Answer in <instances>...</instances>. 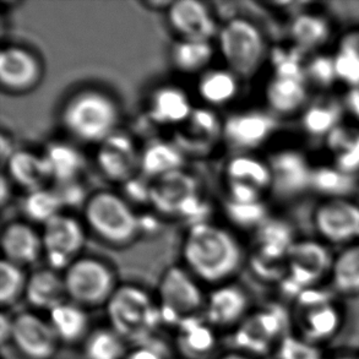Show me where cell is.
Returning a JSON list of instances; mask_svg holds the SVG:
<instances>
[{"instance_id": "cell-38", "label": "cell", "mask_w": 359, "mask_h": 359, "mask_svg": "<svg viewBox=\"0 0 359 359\" xmlns=\"http://www.w3.org/2000/svg\"><path fill=\"white\" fill-rule=\"evenodd\" d=\"M353 175L337 167H318L313 170L311 189L329 196L330 199H344L355 189Z\"/></svg>"}, {"instance_id": "cell-43", "label": "cell", "mask_w": 359, "mask_h": 359, "mask_svg": "<svg viewBox=\"0 0 359 359\" xmlns=\"http://www.w3.org/2000/svg\"><path fill=\"white\" fill-rule=\"evenodd\" d=\"M29 276L24 267L1 259L0 262V304L3 308L14 306L25 296Z\"/></svg>"}, {"instance_id": "cell-37", "label": "cell", "mask_w": 359, "mask_h": 359, "mask_svg": "<svg viewBox=\"0 0 359 359\" xmlns=\"http://www.w3.org/2000/svg\"><path fill=\"white\" fill-rule=\"evenodd\" d=\"M330 275L336 292L344 296L359 294V243L346 248L334 259Z\"/></svg>"}, {"instance_id": "cell-56", "label": "cell", "mask_w": 359, "mask_h": 359, "mask_svg": "<svg viewBox=\"0 0 359 359\" xmlns=\"http://www.w3.org/2000/svg\"><path fill=\"white\" fill-rule=\"evenodd\" d=\"M145 5L146 8H150L151 10H165L167 11L170 8L172 1H165V0H160V1H146L142 3Z\"/></svg>"}, {"instance_id": "cell-15", "label": "cell", "mask_w": 359, "mask_h": 359, "mask_svg": "<svg viewBox=\"0 0 359 359\" xmlns=\"http://www.w3.org/2000/svg\"><path fill=\"white\" fill-rule=\"evenodd\" d=\"M266 161L271 172L270 191L278 199H291L311 188L314 168L299 151H276Z\"/></svg>"}, {"instance_id": "cell-5", "label": "cell", "mask_w": 359, "mask_h": 359, "mask_svg": "<svg viewBox=\"0 0 359 359\" xmlns=\"http://www.w3.org/2000/svg\"><path fill=\"white\" fill-rule=\"evenodd\" d=\"M106 306L111 329L133 344L154 337L162 325L156 298L140 285H118Z\"/></svg>"}, {"instance_id": "cell-2", "label": "cell", "mask_w": 359, "mask_h": 359, "mask_svg": "<svg viewBox=\"0 0 359 359\" xmlns=\"http://www.w3.org/2000/svg\"><path fill=\"white\" fill-rule=\"evenodd\" d=\"M121 106L106 88L85 86L68 95L59 108L58 121L70 140L97 146L119 130Z\"/></svg>"}, {"instance_id": "cell-13", "label": "cell", "mask_w": 359, "mask_h": 359, "mask_svg": "<svg viewBox=\"0 0 359 359\" xmlns=\"http://www.w3.org/2000/svg\"><path fill=\"white\" fill-rule=\"evenodd\" d=\"M276 129L275 117L260 109L231 113L224 119V144L234 154H252L265 145Z\"/></svg>"}, {"instance_id": "cell-1", "label": "cell", "mask_w": 359, "mask_h": 359, "mask_svg": "<svg viewBox=\"0 0 359 359\" xmlns=\"http://www.w3.org/2000/svg\"><path fill=\"white\" fill-rule=\"evenodd\" d=\"M184 267L211 286L229 283L245 262V252L231 229L211 221L188 226L182 243Z\"/></svg>"}, {"instance_id": "cell-23", "label": "cell", "mask_w": 359, "mask_h": 359, "mask_svg": "<svg viewBox=\"0 0 359 359\" xmlns=\"http://www.w3.org/2000/svg\"><path fill=\"white\" fill-rule=\"evenodd\" d=\"M3 172L8 175L15 187H19L26 193L41 189L52 183L47 161L43 154L29 150L18 149L10 157Z\"/></svg>"}, {"instance_id": "cell-47", "label": "cell", "mask_w": 359, "mask_h": 359, "mask_svg": "<svg viewBox=\"0 0 359 359\" xmlns=\"http://www.w3.org/2000/svg\"><path fill=\"white\" fill-rule=\"evenodd\" d=\"M121 190L124 199L133 206H150L151 180L140 173L121 184Z\"/></svg>"}, {"instance_id": "cell-12", "label": "cell", "mask_w": 359, "mask_h": 359, "mask_svg": "<svg viewBox=\"0 0 359 359\" xmlns=\"http://www.w3.org/2000/svg\"><path fill=\"white\" fill-rule=\"evenodd\" d=\"M140 155L135 139L118 130L96 146L95 163L103 178L121 185L139 175Z\"/></svg>"}, {"instance_id": "cell-32", "label": "cell", "mask_w": 359, "mask_h": 359, "mask_svg": "<svg viewBox=\"0 0 359 359\" xmlns=\"http://www.w3.org/2000/svg\"><path fill=\"white\" fill-rule=\"evenodd\" d=\"M291 224L278 219H269L255 231L257 255L275 262L286 260L294 245Z\"/></svg>"}, {"instance_id": "cell-7", "label": "cell", "mask_w": 359, "mask_h": 359, "mask_svg": "<svg viewBox=\"0 0 359 359\" xmlns=\"http://www.w3.org/2000/svg\"><path fill=\"white\" fill-rule=\"evenodd\" d=\"M156 301L162 325L177 327L204 311L206 296L200 282L184 266L167 267L157 285Z\"/></svg>"}, {"instance_id": "cell-35", "label": "cell", "mask_w": 359, "mask_h": 359, "mask_svg": "<svg viewBox=\"0 0 359 359\" xmlns=\"http://www.w3.org/2000/svg\"><path fill=\"white\" fill-rule=\"evenodd\" d=\"M21 211L25 221L43 227L50 219L64 212V208L53 187H46L27 191L21 203Z\"/></svg>"}, {"instance_id": "cell-26", "label": "cell", "mask_w": 359, "mask_h": 359, "mask_svg": "<svg viewBox=\"0 0 359 359\" xmlns=\"http://www.w3.org/2000/svg\"><path fill=\"white\" fill-rule=\"evenodd\" d=\"M241 79L229 69L211 68L199 75L196 93L205 107L219 109L226 107L237 98Z\"/></svg>"}, {"instance_id": "cell-58", "label": "cell", "mask_w": 359, "mask_h": 359, "mask_svg": "<svg viewBox=\"0 0 359 359\" xmlns=\"http://www.w3.org/2000/svg\"><path fill=\"white\" fill-rule=\"evenodd\" d=\"M332 359H359V353H348V355H337Z\"/></svg>"}, {"instance_id": "cell-53", "label": "cell", "mask_w": 359, "mask_h": 359, "mask_svg": "<svg viewBox=\"0 0 359 359\" xmlns=\"http://www.w3.org/2000/svg\"><path fill=\"white\" fill-rule=\"evenodd\" d=\"M14 188L15 185L11 183V180L8 178V175L3 172L1 180H0V205H1V209H5L13 199Z\"/></svg>"}, {"instance_id": "cell-4", "label": "cell", "mask_w": 359, "mask_h": 359, "mask_svg": "<svg viewBox=\"0 0 359 359\" xmlns=\"http://www.w3.org/2000/svg\"><path fill=\"white\" fill-rule=\"evenodd\" d=\"M150 208L162 219H180L188 226L210 221V204L199 180L184 170L151 180Z\"/></svg>"}, {"instance_id": "cell-31", "label": "cell", "mask_w": 359, "mask_h": 359, "mask_svg": "<svg viewBox=\"0 0 359 359\" xmlns=\"http://www.w3.org/2000/svg\"><path fill=\"white\" fill-rule=\"evenodd\" d=\"M216 52L217 49L214 42L175 39L170 47V64L178 73L201 75L211 68Z\"/></svg>"}, {"instance_id": "cell-18", "label": "cell", "mask_w": 359, "mask_h": 359, "mask_svg": "<svg viewBox=\"0 0 359 359\" xmlns=\"http://www.w3.org/2000/svg\"><path fill=\"white\" fill-rule=\"evenodd\" d=\"M314 224L327 242H352L359 238V205L347 199L326 200L316 208Z\"/></svg>"}, {"instance_id": "cell-19", "label": "cell", "mask_w": 359, "mask_h": 359, "mask_svg": "<svg viewBox=\"0 0 359 359\" xmlns=\"http://www.w3.org/2000/svg\"><path fill=\"white\" fill-rule=\"evenodd\" d=\"M195 106L184 88L163 83L151 90L146 100V118L157 128L178 129L189 119Z\"/></svg>"}, {"instance_id": "cell-57", "label": "cell", "mask_w": 359, "mask_h": 359, "mask_svg": "<svg viewBox=\"0 0 359 359\" xmlns=\"http://www.w3.org/2000/svg\"><path fill=\"white\" fill-rule=\"evenodd\" d=\"M219 359H252V357L244 355V353H241L238 351H236V352H229L227 355L219 357Z\"/></svg>"}, {"instance_id": "cell-10", "label": "cell", "mask_w": 359, "mask_h": 359, "mask_svg": "<svg viewBox=\"0 0 359 359\" xmlns=\"http://www.w3.org/2000/svg\"><path fill=\"white\" fill-rule=\"evenodd\" d=\"M286 336L285 314L276 306H269L249 313L234 329L233 341L238 352L254 357L276 351Z\"/></svg>"}, {"instance_id": "cell-24", "label": "cell", "mask_w": 359, "mask_h": 359, "mask_svg": "<svg viewBox=\"0 0 359 359\" xmlns=\"http://www.w3.org/2000/svg\"><path fill=\"white\" fill-rule=\"evenodd\" d=\"M303 301L299 311L302 337L318 345L319 341L325 340L337 331L340 313L327 299H320L319 294H316V298L308 296Z\"/></svg>"}, {"instance_id": "cell-48", "label": "cell", "mask_w": 359, "mask_h": 359, "mask_svg": "<svg viewBox=\"0 0 359 359\" xmlns=\"http://www.w3.org/2000/svg\"><path fill=\"white\" fill-rule=\"evenodd\" d=\"M52 187L57 191L59 199L63 204L64 210L68 208L69 209H73V208L83 209L90 196L85 185L80 180L62 183V184H52Z\"/></svg>"}, {"instance_id": "cell-28", "label": "cell", "mask_w": 359, "mask_h": 359, "mask_svg": "<svg viewBox=\"0 0 359 359\" xmlns=\"http://www.w3.org/2000/svg\"><path fill=\"white\" fill-rule=\"evenodd\" d=\"M175 330V347L184 359H206L217 346L215 329L204 316L187 319Z\"/></svg>"}, {"instance_id": "cell-40", "label": "cell", "mask_w": 359, "mask_h": 359, "mask_svg": "<svg viewBox=\"0 0 359 359\" xmlns=\"http://www.w3.org/2000/svg\"><path fill=\"white\" fill-rule=\"evenodd\" d=\"M126 340L113 329L101 327L88 334L85 341L88 359H126Z\"/></svg>"}, {"instance_id": "cell-54", "label": "cell", "mask_w": 359, "mask_h": 359, "mask_svg": "<svg viewBox=\"0 0 359 359\" xmlns=\"http://www.w3.org/2000/svg\"><path fill=\"white\" fill-rule=\"evenodd\" d=\"M11 332H13V316H8L6 313H1V316H0V342H1V346L11 342Z\"/></svg>"}, {"instance_id": "cell-46", "label": "cell", "mask_w": 359, "mask_h": 359, "mask_svg": "<svg viewBox=\"0 0 359 359\" xmlns=\"http://www.w3.org/2000/svg\"><path fill=\"white\" fill-rule=\"evenodd\" d=\"M277 359H321L318 345L303 337L287 335L276 348Z\"/></svg>"}, {"instance_id": "cell-49", "label": "cell", "mask_w": 359, "mask_h": 359, "mask_svg": "<svg viewBox=\"0 0 359 359\" xmlns=\"http://www.w3.org/2000/svg\"><path fill=\"white\" fill-rule=\"evenodd\" d=\"M168 350L162 341L151 337L149 340L134 344L128 351L126 359H168Z\"/></svg>"}, {"instance_id": "cell-25", "label": "cell", "mask_w": 359, "mask_h": 359, "mask_svg": "<svg viewBox=\"0 0 359 359\" xmlns=\"http://www.w3.org/2000/svg\"><path fill=\"white\" fill-rule=\"evenodd\" d=\"M42 154L48 165L52 184L80 180L88 165L83 151L69 141H49Z\"/></svg>"}, {"instance_id": "cell-3", "label": "cell", "mask_w": 359, "mask_h": 359, "mask_svg": "<svg viewBox=\"0 0 359 359\" xmlns=\"http://www.w3.org/2000/svg\"><path fill=\"white\" fill-rule=\"evenodd\" d=\"M88 232L107 247L126 248L140 238L139 214L123 195L98 190L88 196L83 209Z\"/></svg>"}, {"instance_id": "cell-27", "label": "cell", "mask_w": 359, "mask_h": 359, "mask_svg": "<svg viewBox=\"0 0 359 359\" xmlns=\"http://www.w3.org/2000/svg\"><path fill=\"white\" fill-rule=\"evenodd\" d=\"M25 298L34 309L53 311L68 298L63 275L50 267L36 270L29 276Z\"/></svg>"}, {"instance_id": "cell-22", "label": "cell", "mask_w": 359, "mask_h": 359, "mask_svg": "<svg viewBox=\"0 0 359 359\" xmlns=\"http://www.w3.org/2000/svg\"><path fill=\"white\" fill-rule=\"evenodd\" d=\"M334 259L320 243L302 241L294 243L287 257L292 283L298 286H311L326 272L331 271Z\"/></svg>"}, {"instance_id": "cell-39", "label": "cell", "mask_w": 359, "mask_h": 359, "mask_svg": "<svg viewBox=\"0 0 359 359\" xmlns=\"http://www.w3.org/2000/svg\"><path fill=\"white\" fill-rule=\"evenodd\" d=\"M342 111L339 104L320 102L311 104L302 116V126L311 136H327L340 126Z\"/></svg>"}, {"instance_id": "cell-29", "label": "cell", "mask_w": 359, "mask_h": 359, "mask_svg": "<svg viewBox=\"0 0 359 359\" xmlns=\"http://www.w3.org/2000/svg\"><path fill=\"white\" fill-rule=\"evenodd\" d=\"M185 162L187 157L175 141L154 139L141 149L139 173L149 180H154L184 170Z\"/></svg>"}, {"instance_id": "cell-52", "label": "cell", "mask_w": 359, "mask_h": 359, "mask_svg": "<svg viewBox=\"0 0 359 359\" xmlns=\"http://www.w3.org/2000/svg\"><path fill=\"white\" fill-rule=\"evenodd\" d=\"M14 141L13 137L8 134L6 131L3 130L1 135H0V160H1V167L6 165V162L9 161L10 157L14 155L15 151Z\"/></svg>"}, {"instance_id": "cell-44", "label": "cell", "mask_w": 359, "mask_h": 359, "mask_svg": "<svg viewBox=\"0 0 359 359\" xmlns=\"http://www.w3.org/2000/svg\"><path fill=\"white\" fill-rule=\"evenodd\" d=\"M301 52L302 49L296 46L294 48H276L272 50L270 60L273 69V76L306 81V65L302 60Z\"/></svg>"}, {"instance_id": "cell-55", "label": "cell", "mask_w": 359, "mask_h": 359, "mask_svg": "<svg viewBox=\"0 0 359 359\" xmlns=\"http://www.w3.org/2000/svg\"><path fill=\"white\" fill-rule=\"evenodd\" d=\"M345 106L348 112L359 121V88H350L346 95Z\"/></svg>"}, {"instance_id": "cell-14", "label": "cell", "mask_w": 359, "mask_h": 359, "mask_svg": "<svg viewBox=\"0 0 359 359\" xmlns=\"http://www.w3.org/2000/svg\"><path fill=\"white\" fill-rule=\"evenodd\" d=\"M175 145L185 157H206L224 142V119L212 108L195 107L189 119L175 130Z\"/></svg>"}, {"instance_id": "cell-16", "label": "cell", "mask_w": 359, "mask_h": 359, "mask_svg": "<svg viewBox=\"0 0 359 359\" xmlns=\"http://www.w3.org/2000/svg\"><path fill=\"white\" fill-rule=\"evenodd\" d=\"M167 24L177 39L214 42L219 26L209 5L199 0L172 1L165 11Z\"/></svg>"}, {"instance_id": "cell-11", "label": "cell", "mask_w": 359, "mask_h": 359, "mask_svg": "<svg viewBox=\"0 0 359 359\" xmlns=\"http://www.w3.org/2000/svg\"><path fill=\"white\" fill-rule=\"evenodd\" d=\"M44 76L42 59L32 49L8 44L0 52V86L8 95H25L39 88Z\"/></svg>"}, {"instance_id": "cell-51", "label": "cell", "mask_w": 359, "mask_h": 359, "mask_svg": "<svg viewBox=\"0 0 359 359\" xmlns=\"http://www.w3.org/2000/svg\"><path fill=\"white\" fill-rule=\"evenodd\" d=\"M162 217L156 214L155 211H151L150 214H139V227H140V236H155L162 226Z\"/></svg>"}, {"instance_id": "cell-50", "label": "cell", "mask_w": 359, "mask_h": 359, "mask_svg": "<svg viewBox=\"0 0 359 359\" xmlns=\"http://www.w3.org/2000/svg\"><path fill=\"white\" fill-rule=\"evenodd\" d=\"M335 167L344 170L348 175H355L359 170V133L351 140L350 144L346 146L335 155Z\"/></svg>"}, {"instance_id": "cell-42", "label": "cell", "mask_w": 359, "mask_h": 359, "mask_svg": "<svg viewBox=\"0 0 359 359\" xmlns=\"http://www.w3.org/2000/svg\"><path fill=\"white\" fill-rule=\"evenodd\" d=\"M224 217L232 227L241 231H257L267 219L269 210L264 201L236 203L226 199L224 203Z\"/></svg>"}, {"instance_id": "cell-36", "label": "cell", "mask_w": 359, "mask_h": 359, "mask_svg": "<svg viewBox=\"0 0 359 359\" xmlns=\"http://www.w3.org/2000/svg\"><path fill=\"white\" fill-rule=\"evenodd\" d=\"M290 31L296 47L306 50L324 46L330 39L331 26L320 15L303 13L292 21Z\"/></svg>"}, {"instance_id": "cell-41", "label": "cell", "mask_w": 359, "mask_h": 359, "mask_svg": "<svg viewBox=\"0 0 359 359\" xmlns=\"http://www.w3.org/2000/svg\"><path fill=\"white\" fill-rule=\"evenodd\" d=\"M334 60L337 80L350 88H359V32L342 39Z\"/></svg>"}, {"instance_id": "cell-30", "label": "cell", "mask_w": 359, "mask_h": 359, "mask_svg": "<svg viewBox=\"0 0 359 359\" xmlns=\"http://www.w3.org/2000/svg\"><path fill=\"white\" fill-rule=\"evenodd\" d=\"M226 185H247L265 193L271 187V172L267 161L252 154H234L224 168Z\"/></svg>"}, {"instance_id": "cell-45", "label": "cell", "mask_w": 359, "mask_h": 359, "mask_svg": "<svg viewBox=\"0 0 359 359\" xmlns=\"http://www.w3.org/2000/svg\"><path fill=\"white\" fill-rule=\"evenodd\" d=\"M306 78L311 80L319 88H330L334 83L339 81L336 75L334 57L319 54L306 65Z\"/></svg>"}, {"instance_id": "cell-33", "label": "cell", "mask_w": 359, "mask_h": 359, "mask_svg": "<svg viewBox=\"0 0 359 359\" xmlns=\"http://www.w3.org/2000/svg\"><path fill=\"white\" fill-rule=\"evenodd\" d=\"M306 96V83L297 79L272 76L265 88L267 107L280 116H291L299 111Z\"/></svg>"}, {"instance_id": "cell-9", "label": "cell", "mask_w": 359, "mask_h": 359, "mask_svg": "<svg viewBox=\"0 0 359 359\" xmlns=\"http://www.w3.org/2000/svg\"><path fill=\"white\" fill-rule=\"evenodd\" d=\"M88 232L83 219L65 211L44 224L41 236L48 267L65 271L72 262L81 257Z\"/></svg>"}, {"instance_id": "cell-8", "label": "cell", "mask_w": 359, "mask_h": 359, "mask_svg": "<svg viewBox=\"0 0 359 359\" xmlns=\"http://www.w3.org/2000/svg\"><path fill=\"white\" fill-rule=\"evenodd\" d=\"M68 299L83 308L107 304L118 287L112 266L100 257L81 255L64 271Z\"/></svg>"}, {"instance_id": "cell-6", "label": "cell", "mask_w": 359, "mask_h": 359, "mask_svg": "<svg viewBox=\"0 0 359 359\" xmlns=\"http://www.w3.org/2000/svg\"><path fill=\"white\" fill-rule=\"evenodd\" d=\"M224 67L241 80L257 75L267 55L266 41L252 21L236 16L219 26L215 39Z\"/></svg>"}, {"instance_id": "cell-34", "label": "cell", "mask_w": 359, "mask_h": 359, "mask_svg": "<svg viewBox=\"0 0 359 359\" xmlns=\"http://www.w3.org/2000/svg\"><path fill=\"white\" fill-rule=\"evenodd\" d=\"M48 321L60 342L75 344L88 336V313L73 302H64L49 311Z\"/></svg>"}, {"instance_id": "cell-21", "label": "cell", "mask_w": 359, "mask_h": 359, "mask_svg": "<svg viewBox=\"0 0 359 359\" xmlns=\"http://www.w3.org/2000/svg\"><path fill=\"white\" fill-rule=\"evenodd\" d=\"M3 259L21 267L29 266L43 257L41 231L27 221H11L0 234Z\"/></svg>"}, {"instance_id": "cell-20", "label": "cell", "mask_w": 359, "mask_h": 359, "mask_svg": "<svg viewBox=\"0 0 359 359\" xmlns=\"http://www.w3.org/2000/svg\"><path fill=\"white\" fill-rule=\"evenodd\" d=\"M249 297L242 287L224 283L206 296L204 319L214 329H236L249 314Z\"/></svg>"}, {"instance_id": "cell-17", "label": "cell", "mask_w": 359, "mask_h": 359, "mask_svg": "<svg viewBox=\"0 0 359 359\" xmlns=\"http://www.w3.org/2000/svg\"><path fill=\"white\" fill-rule=\"evenodd\" d=\"M59 342L49 321L37 314L22 311L13 316L11 344L26 358L52 359L57 355Z\"/></svg>"}]
</instances>
